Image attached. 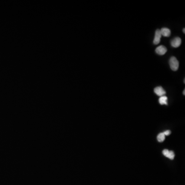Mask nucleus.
Wrapping results in <instances>:
<instances>
[{
    "label": "nucleus",
    "mask_w": 185,
    "mask_h": 185,
    "mask_svg": "<svg viewBox=\"0 0 185 185\" xmlns=\"http://www.w3.org/2000/svg\"><path fill=\"white\" fill-rule=\"evenodd\" d=\"M161 36L160 30V29H157L155 32V37L153 40V43L154 44H158L160 41V39H161Z\"/></svg>",
    "instance_id": "f03ea898"
},
{
    "label": "nucleus",
    "mask_w": 185,
    "mask_h": 185,
    "mask_svg": "<svg viewBox=\"0 0 185 185\" xmlns=\"http://www.w3.org/2000/svg\"><path fill=\"white\" fill-rule=\"evenodd\" d=\"M163 153L164 157H167L170 160H173L175 157V153L173 151H169L168 149L163 150Z\"/></svg>",
    "instance_id": "7ed1b4c3"
},
{
    "label": "nucleus",
    "mask_w": 185,
    "mask_h": 185,
    "mask_svg": "<svg viewBox=\"0 0 185 185\" xmlns=\"http://www.w3.org/2000/svg\"><path fill=\"white\" fill-rule=\"evenodd\" d=\"M169 64L172 70L176 71L179 67V62L175 57H172L169 60Z\"/></svg>",
    "instance_id": "f257e3e1"
},
{
    "label": "nucleus",
    "mask_w": 185,
    "mask_h": 185,
    "mask_svg": "<svg viewBox=\"0 0 185 185\" xmlns=\"http://www.w3.org/2000/svg\"><path fill=\"white\" fill-rule=\"evenodd\" d=\"M156 53L159 55H164L166 54V52L167 51V49L166 47L163 45H160L157 47V49L155 50Z\"/></svg>",
    "instance_id": "423d86ee"
},
{
    "label": "nucleus",
    "mask_w": 185,
    "mask_h": 185,
    "mask_svg": "<svg viewBox=\"0 0 185 185\" xmlns=\"http://www.w3.org/2000/svg\"><path fill=\"white\" fill-rule=\"evenodd\" d=\"M183 94L184 95H185V89H184V90H183Z\"/></svg>",
    "instance_id": "f8f14e48"
},
{
    "label": "nucleus",
    "mask_w": 185,
    "mask_h": 185,
    "mask_svg": "<svg viewBox=\"0 0 185 185\" xmlns=\"http://www.w3.org/2000/svg\"><path fill=\"white\" fill-rule=\"evenodd\" d=\"M154 92L157 96H164L166 94V91H164L161 86H157L154 89Z\"/></svg>",
    "instance_id": "20e7f679"
},
{
    "label": "nucleus",
    "mask_w": 185,
    "mask_h": 185,
    "mask_svg": "<svg viewBox=\"0 0 185 185\" xmlns=\"http://www.w3.org/2000/svg\"><path fill=\"white\" fill-rule=\"evenodd\" d=\"M181 43H182L181 39L179 38V37H176L172 40L171 44L173 47L177 48V47H179V46H180Z\"/></svg>",
    "instance_id": "39448f33"
},
{
    "label": "nucleus",
    "mask_w": 185,
    "mask_h": 185,
    "mask_svg": "<svg viewBox=\"0 0 185 185\" xmlns=\"http://www.w3.org/2000/svg\"><path fill=\"white\" fill-rule=\"evenodd\" d=\"M183 33H184V34H185V28H184L183 29Z\"/></svg>",
    "instance_id": "9b49d317"
},
{
    "label": "nucleus",
    "mask_w": 185,
    "mask_h": 185,
    "mask_svg": "<svg viewBox=\"0 0 185 185\" xmlns=\"http://www.w3.org/2000/svg\"><path fill=\"white\" fill-rule=\"evenodd\" d=\"M163 133L164 134V135L165 136H168L170 134H171V131H170V130H166V131L164 132Z\"/></svg>",
    "instance_id": "9d476101"
},
{
    "label": "nucleus",
    "mask_w": 185,
    "mask_h": 185,
    "mask_svg": "<svg viewBox=\"0 0 185 185\" xmlns=\"http://www.w3.org/2000/svg\"><path fill=\"white\" fill-rule=\"evenodd\" d=\"M165 137H166V136L164 135L163 132L160 133L157 136V139L158 142H163L165 139Z\"/></svg>",
    "instance_id": "1a4fd4ad"
},
{
    "label": "nucleus",
    "mask_w": 185,
    "mask_h": 185,
    "mask_svg": "<svg viewBox=\"0 0 185 185\" xmlns=\"http://www.w3.org/2000/svg\"><path fill=\"white\" fill-rule=\"evenodd\" d=\"M160 30L161 36H163L164 37H169L171 35V30H170L168 28H162Z\"/></svg>",
    "instance_id": "0eeeda50"
},
{
    "label": "nucleus",
    "mask_w": 185,
    "mask_h": 185,
    "mask_svg": "<svg viewBox=\"0 0 185 185\" xmlns=\"http://www.w3.org/2000/svg\"><path fill=\"white\" fill-rule=\"evenodd\" d=\"M168 98L165 96H161L160 97L159 99V102L161 105H167L168 104Z\"/></svg>",
    "instance_id": "6e6552de"
}]
</instances>
